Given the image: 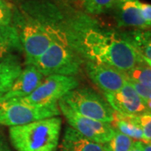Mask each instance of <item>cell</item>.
Segmentation results:
<instances>
[{"label": "cell", "instance_id": "1", "mask_svg": "<svg viewBox=\"0 0 151 151\" xmlns=\"http://www.w3.org/2000/svg\"><path fill=\"white\" fill-rule=\"evenodd\" d=\"M62 120L59 116L10 127L9 139L17 151H56Z\"/></svg>", "mask_w": 151, "mask_h": 151}, {"label": "cell", "instance_id": "16", "mask_svg": "<svg viewBox=\"0 0 151 151\" xmlns=\"http://www.w3.org/2000/svg\"><path fill=\"white\" fill-rule=\"evenodd\" d=\"M128 35L140 54L145 58L151 60V31L138 29L128 33Z\"/></svg>", "mask_w": 151, "mask_h": 151}, {"label": "cell", "instance_id": "4", "mask_svg": "<svg viewBox=\"0 0 151 151\" xmlns=\"http://www.w3.org/2000/svg\"><path fill=\"white\" fill-rule=\"evenodd\" d=\"M72 110L86 118L109 123L113 120L114 111L97 92L87 87H76L60 99Z\"/></svg>", "mask_w": 151, "mask_h": 151}, {"label": "cell", "instance_id": "14", "mask_svg": "<svg viewBox=\"0 0 151 151\" xmlns=\"http://www.w3.org/2000/svg\"><path fill=\"white\" fill-rule=\"evenodd\" d=\"M111 125L119 133L126 135L135 141H144L143 131L139 124L137 123L135 116L123 115L114 112Z\"/></svg>", "mask_w": 151, "mask_h": 151}, {"label": "cell", "instance_id": "7", "mask_svg": "<svg viewBox=\"0 0 151 151\" xmlns=\"http://www.w3.org/2000/svg\"><path fill=\"white\" fill-rule=\"evenodd\" d=\"M58 107L70 127L90 140L103 145L110 140L116 132L111 124L82 116L61 100L58 102Z\"/></svg>", "mask_w": 151, "mask_h": 151}, {"label": "cell", "instance_id": "23", "mask_svg": "<svg viewBox=\"0 0 151 151\" xmlns=\"http://www.w3.org/2000/svg\"><path fill=\"white\" fill-rule=\"evenodd\" d=\"M140 13L144 20L151 27V4L140 3Z\"/></svg>", "mask_w": 151, "mask_h": 151}, {"label": "cell", "instance_id": "13", "mask_svg": "<svg viewBox=\"0 0 151 151\" xmlns=\"http://www.w3.org/2000/svg\"><path fill=\"white\" fill-rule=\"evenodd\" d=\"M22 70L20 60L15 55L0 60V99L9 91Z\"/></svg>", "mask_w": 151, "mask_h": 151}, {"label": "cell", "instance_id": "25", "mask_svg": "<svg viewBox=\"0 0 151 151\" xmlns=\"http://www.w3.org/2000/svg\"><path fill=\"white\" fill-rule=\"evenodd\" d=\"M143 151H151V141H139Z\"/></svg>", "mask_w": 151, "mask_h": 151}, {"label": "cell", "instance_id": "10", "mask_svg": "<svg viewBox=\"0 0 151 151\" xmlns=\"http://www.w3.org/2000/svg\"><path fill=\"white\" fill-rule=\"evenodd\" d=\"M41 72L32 65H26L17 77L9 91L0 99L9 100L14 98H23L30 95L43 81Z\"/></svg>", "mask_w": 151, "mask_h": 151}, {"label": "cell", "instance_id": "18", "mask_svg": "<svg viewBox=\"0 0 151 151\" xmlns=\"http://www.w3.org/2000/svg\"><path fill=\"white\" fill-rule=\"evenodd\" d=\"M128 80L140 83L142 85L151 86V68L144 60L133 69L125 72Z\"/></svg>", "mask_w": 151, "mask_h": 151}, {"label": "cell", "instance_id": "15", "mask_svg": "<svg viewBox=\"0 0 151 151\" xmlns=\"http://www.w3.org/2000/svg\"><path fill=\"white\" fill-rule=\"evenodd\" d=\"M16 51H22L16 29L12 24L0 26V60L15 55Z\"/></svg>", "mask_w": 151, "mask_h": 151}, {"label": "cell", "instance_id": "30", "mask_svg": "<svg viewBox=\"0 0 151 151\" xmlns=\"http://www.w3.org/2000/svg\"><path fill=\"white\" fill-rule=\"evenodd\" d=\"M67 1H70V2H75V1H77V0H67Z\"/></svg>", "mask_w": 151, "mask_h": 151}, {"label": "cell", "instance_id": "8", "mask_svg": "<svg viewBox=\"0 0 151 151\" xmlns=\"http://www.w3.org/2000/svg\"><path fill=\"white\" fill-rule=\"evenodd\" d=\"M85 70L90 80L103 93L118 92L129 81L125 72L105 64L86 61Z\"/></svg>", "mask_w": 151, "mask_h": 151}, {"label": "cell", "instance_id": "9", "mask_svg": "<svg viewBox=\"0 0 151 151\" xmlns=\"http://www.w3.org/2000/svg\"><path fill=\"white\" fill-rule=\"evenodd\" d=\"M103 94L107 102L116 113L123 115L138 116L148 112L143 99L129 81L118 92Z\"/></svg>", "mask_w": 151, "mask_h": 151}, {"label": "cell", "instance_id": "27", "mask_svg": "<svg viewBox=\"0 0 151 151\" xmlns=\"http://www.w3.org/2000/svg\"><path fill=\"white\" fill-rule=\"evenodd\" d=\"M148 112H151V100H143Z\"/></svg>", "mask_w": 151, "mask_h": 151}, {"label": "cell", "instance_id": "19", "mask_svg": "<svg viewBox=\"0 0 151 151\" xmlns=\"http://www.w3.org/2000/svg\"><path fill=\"white\" fill-rule=\"evenodd\" d=\"M135 140L129 137L119 133L115 132L113 137L103 144V148L104 151H129Z\"/></svg>", "mask_w": 151, "mask_h": 151}, {"label": "cell", "instance_id": "2", "mask_svg": "<svg viewBox=\"0 0 151 151\" xmlns=\"http://www.w3.org/2000/svg\"><path fill=\"white\" fill-rule=\"evenodd\" d=\"M12 25L18 32L25 63L43 54L53 41L50 34L40 23L15 6Z\"/></svg>", "mask_w": 151, "mask_h": 151}, {"label": "cell", "instance_id": "26", "mask_svg": "<svg viewBox=\"0 0 151 151\" xmlns=\"http://www.w3.org/2000/svg\"><path fill=\"white\" fill-rule=\"evenodd\" d=\"M129 151H143L142 149H141L140 145H139V141H135L134 144L133 145Z\"/></svg>", "mask_w": 151, "mask_h": 151}, {"label": "cell", "instance_id": "21", "mask_svg": "<svg viewBox=\"0 0 151 151\" xmlns=\"http://www.w3.org/2000/svg\"><path fill=\"white\" fill-rule=\"evenodd\" d=\"M135 119L143 131L144 141H151V112L135 116Z\"/></svg>", "mask_w": 151, "mask_h": 151}, {"label": "cell", "instance_id": "28", "mask_svg": "<svg viewBox=\"0 0 151 151\" xmlns=\"http://www.w3.org/2000/svg\"><path fill=\"white\" fill-rule=\"evenodd\" d=\"M6 1H8L9 3H10V4H17V3L20 4V3H22L24 0H6Z\"/></svg>", "mask_w": 151, "mask_h": 151}, {"label": "cell", "instance_id": "3", "mask_svg": "<svg viewBox=\"0 0 151 151\" xmlns=\"http://www.w3.org/2000/svg\"><path fill=\"white\" fill-rule=\"evenodd\" d=\"M84 60L73 50L53 40L48 49L36 59L26 63L32 65L44 76L62 75L76 76L81 70Z\"/></svg>", "mask_w": 151, "mask_h": 151}, {"label": "cell", "instance_id": "6", "mask_svg": "<svg viewBox=\"0 0 151 151\" xmlns=\"http://www.w3.org/2000/svg\"><path fill=\"white\" fill-rule=\"evenodd\" d=\"M79 86L76 76L51 75L45 76L37 88L27 97L14 98L27 105L45 106L58 103L68 92Z\"/></svg>", "mask_w": 151, "mask_h": 151}, {"label": "cell", "instance_id": "29", "mask_svg": "<svg viewBox=\"0 0 151 151\" xmlns=\"http://www.w3.org/2000/svg\"><path fill=\"white\" fill-rule=\"evenodd\" d=\"M143 59H144V60H145V62L146 64L147 65H149L150 67L151 68V60H148V59H146V58H145L144 56H143Z\"/></svg>", "mask_w": 151, "mask_h": 151}, {"label": "cell", "instance_id": "5", "mask_svg": "<svg viewBox=\"0 0 151 151\" xmlns=\"http://www.w3.org/2000/svg\"><path fill=\"white\" fill-rule=\"evenodd\" d=\"M59 115H60V111L58 103L32 106L14 98L0 101V125L9 128Z\"/></svg>", "mask_w": 151, "mask_h": 151}, {"label": "cell", "instance_id": "24", "mask_svg": "<svg viewBox=\"0 0 151 151\" xmlns=\"http://www.w3.org/2000/svg\"><path fill=\"white\" fill-rule=\"evenodd\" d=\"M0 151H13L6 140L5 137L0 132Z\"/></svg>", "mask_w": 151, "mask_h": 151}, {"label": "cell", "instance_id": "20", "mask_svg": "<svg viewBox=\"0 0 151 151\" xmlns=\"http://www.w3.org/2000/svg\"><path fill=\"white\" fill-rule=\"evenodd\" d=\"M14 5L6 0H0V26L12 24Z\"/></svg>", "mask_w": 151, "mask_h": 151}, {"label": "cell", "instance_id": "12", "mask_svg": "<svg viewBox=\"0 0 151 151\" xmlns=\"http://www.w3.org/2000/svg\"><path fill=\"white\" fill-rule=\"evenodd\" d=\"M60 151H104L103 145L86 139L71 127H67L60 146Z\"/></svg>", "mask_w": 151, "mask_h": 151}, {"label": "cell", "instance_id": "11", "mask_svg": "<svg viewBox=\"0 0 151 151\" xmlns=\"http://www.w3.org/2000/svg\"><path fill=\"white\" fill-rule=\"evenodd\" d=\"M139 0H122L113 10L119 27L134 28L145 30L150 26L142 18Z\"/></svg>", "mask_w": 151, "mask_h": 151}, {"label": "cell", "instance_id": "17", "mask_svg": "<svg viewBox=\"0 0 151 151\" xmlns=\"http://www.w3.org/2000/svg\"><path fill=\"white\" fill-rule=\"evenodd\" d=\"M87 14L98 15L113 10L122 0H80Z\"/></svg>", "mask_w": 151, "mask_h": 151}, {"label": "cell", "instance_id": "22", "mask_svg": "<svg viewBox=\"0 0 151 151\" xmlns=\"http://www.w3.org/2000/svg\"><path fill=\"white\" fill-rule=\"evenodd\" d=\"M129 82L134 86L135 91L143 100H151V86H145L135 81H129Z\"/></svg>", "mask_w": 151, "mask_h": 151}]
</instances>
